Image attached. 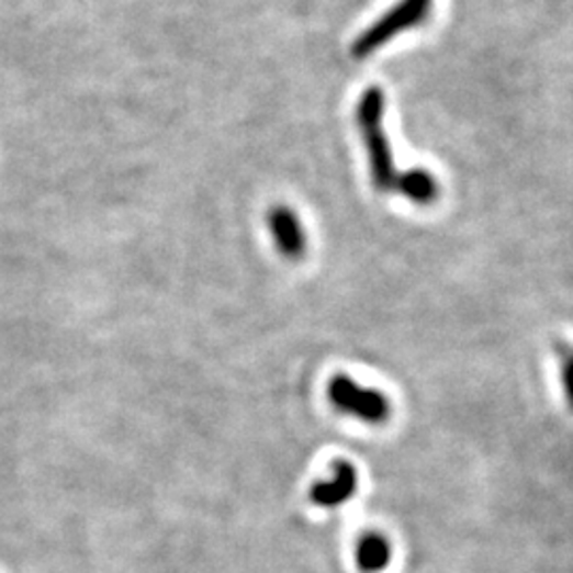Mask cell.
<instances>
[{
	"mask_svg": "<svg viewBox=\"0 0 573 573\" xmlns=\"http://www.w3.org/2000/svg\"><path fill=\"white\" fill-rule=\"evenodd\" d=\"M359 488V474L347 459L334 461L332 476L318 480L311 488V502L323 509L345 506Z\"/></svg>",
	"mask_w": 573,
	"mask_h": 573,
	"instance_id": "obj_4",
	"label": "cell"
},
{
	"mask_svg": "<svg viewBox=\"0 0 573 573\" xmlns=\"http://www.w3.org/2000/svg\"><path fill=\"white\" fill-rule=\"evenodd\" d=\"M382 117H384V94L381 88H368L357 102L355 120L368 151L370 177L374 188L381 193H397L404 172H400L395 166L393 149L382 126Z\"/></svg>",
	"mask_w": 573,
	"mask_h": 573,
	"instance_id": "obj_1",
	"label": "cell"
},
{
	"mask_svg": "<svg viewBox=\"0 0 573 573\" xmlns=\"http://www.w3.org/2000/svg\"><path fill=\"white\" fill-rule=\"evenodd\" d=\"M397 193L404 195L406 200H411L414 204L427 206V204H434L438 200L440 186H438L436 177L429 170L413 168V170H406L402 175Z\"/></svg>",
	"mask_w": 573,
	"mask_h": 573,
	"instance_id": "obj_7",
	"label": "cell"
},
{
	"mask_svg": "<svg viewBox=\"0 0 573 573\" xmlns=\"http://www.w3.org/2000/svg\"><path fill=\"white\" fill-rule=\"evenodd\" d=\"M431 2L434 0H400L381 20H377L368 31L359 34V38L352 43V56L368 58L397 34L425 24L431 11Z\"/></svg>",
	"mask_w": 573,
	"mask_h": 573,
	"instance_id": "obj_2",
	"label": "cell"
},
{
	"mask_svg": "<svg viewBox=\"0 0 573 573\" xmlns=\"http://www.w3.org/2000/svg\"><path fill=\"white\" fill-rule=\"evenodd\" d=\"M266 223L268 229L274 238V245L279 249V254L283 255L285 259L297 261L306 254V232L302 227L300 217L285 206V204H277L268 211L266 215Z\"/></svg>",
	"mask_w": 573,
	"mask_h": 573,
	"instance_id": "obj_5",
	"label": "cell"
},
{
	"mask_svg": "<svg viewBox=\"0 0 573 573\" xmlns=\"http://www.w3.org/2000/svg\"><path fill=\"white\" fill-rule=\"evenodd\" d=\"M327 397L338 413L368 425H382L391 416V402L382 391L363 386L347 374H338L332 379L327 386Z\"/></svg>",
	"mask_w": 573,
	"mask_h": 573,
	"instance_id": "obj_3",
	"label": "cell"
},
{
	"mask_svg": "<svg viewBox=\"0 0 573 573\" xmlns=\"http://www.w3.org/2000/svg\"><path fill=\"white\" fill-rule=\"evenodd\" d=\"M391 559H393L391 541L386 540L381 533H366L361 540L357 541L355 561H357V568L361 572H384L389 568Z\"/></svg>",
	"mask_w": 573,
	"mask_h": 573,
	"instance_id": "obj_6",
	"label": "cell"
},
{
	"mask_svg": "<svg viewBox=\"0 0 573 573\" xmlns=\"http://www.w3.org/2000/svg\"><path fill=\"white\" fill-rule=\"evenodd\" d=\"M557 355H559V366H561V382H563L565 402L573 413V347H557Z\"/></svg>",
	"mask_w": 573,
	"mask_h": 573,
	"instance_id": "obj_8",
	"label": "cell"
}]
</instances>
